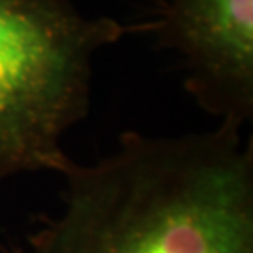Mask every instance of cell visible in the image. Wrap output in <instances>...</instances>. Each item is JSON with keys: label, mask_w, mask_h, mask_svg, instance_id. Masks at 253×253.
I'll return each instance as SVG.
<instances>
[{"label": "cell", "mask_w": 253, "mask_h": 253, "mask_svg": "<svg viewBox=\"0 0 253 253\" xmlns=\"http://www.w3.org/2000/svg\"><path fill=\"white\" fill-rule=\"evenodd\" d=\"M60 208L2 253H253V146L242 129L124 131L94 163L72 158Z\"/></svg>", "instance_id": "1"}, {"label": "cell", "mask_w": 253, "mask_h": 253, "mask_svg": "<svg viewBox=\"0 0 253 253\" xmlns=\"http://www.w3.org/2000/svg\"><path fill=\"white\" fill-rule=\"evenodd\" d=\"M137 28L72 0H0V180L62 171L64 137L90 109L96 58Z\"/></svg>", "instance_id": "2"}, {"label": "cell", "mask_w": 253, "mask_h": 253, "mask_svg": "<svg viewBox=\"0 0 253 253\" xmlns=\"http://www.w3.org/2000/svg\"><path fill=\"white\" fill-rule=\"evenodd\" d=\"M148 30L178 56L205 113L235 129L252 122L253 0H165Z\"/></svg>", "instance_id": "3"}]
</instances>
